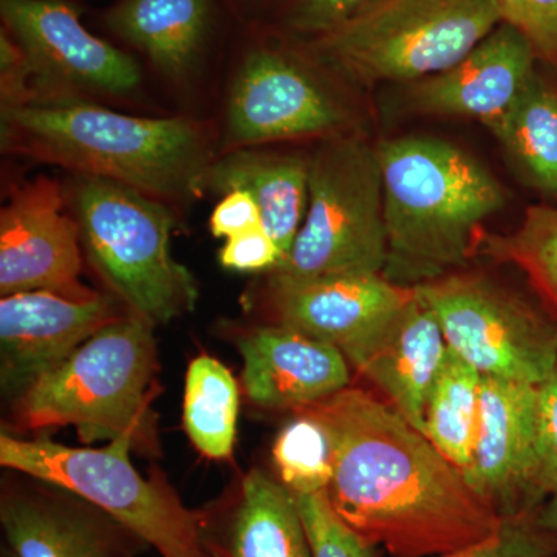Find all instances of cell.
<instances>
[{"instance_id":"obj_1","label":"cell","mask_w":557,"mask_h":557,"mask_svg":"<svg viewBox=\"0 0 557 557\" xmlns=\"http://www.w3.org/2000/svg\"><path fill=\"white\" fill-rule=\"evenodd\" d=\"M309 409L327 424L335 448L329 502L372 544L394 557H432L500 527L463 471L372 392L348 386Z\"/></svg>"},{"instance_id":"obj_2","label":"cell","mask_w":557,"mask_h":557,"mask_svg":"<svg viewBox=\"0 0 557 557\" xmlns=\"http://www.w3.org/2000/svg\"><path fill=\"white\" fill-rule=\"evenodd\" d=\"M0 123L10 156L112 180L170 205L205 193L219 153L201 121L127 115L97 101H32L0 109Z\"/></svg>"},{"instance_id":"obj_3","label":"cell","mask_w":557,"mask_h":557,"mask_svg":"<svg viewBox=\"0 0 557 557\" xmlns=\"http://www.w3.org/2000/svg\"><path fill=\"white\" fill-rule=\"evenodd\" d=\"M376 150L387 233L384 276L417 287L463 269L479 252L486 220L507 203L498 180L442 138L408 135Z\"/></svg>"},{"instance_id":"obj_4","label":"cell","mask_w":557,"mask_h":557,"mask_svg":"<svg viewBox=\"0 0 557 557\" xmlns=\"http://www.w3.org/2000/svg\"><path fill=\"white\" fill-rule=\"evenodd\" d=\"M153 329L131 311L110 322L11 401L10 428L28 434L73 426L84 445L126 440L138 454L156 456Z\"/></svg>"},{"instance_id":"obj_5","label":"cell","mask_w":557,"mask_h":557,"mask_svg":"<svg viewBox=\"0 0 557 557\" xmlns=\"http://www.w3.org/2000/svg\"><path fill=\"white\" fill-rule=\"evenodd\" d=\"M64 190L90 265L131 313L156 327L194 310L199 287L172 256L170 203L83 174H70Z\"/></svg>"},{"instance_id":"obj_6","label":"cell","mask_w":557,"mask_h":557,"mask_svg":"<svg viewBox=\"0 0 557 557\" xmlns=\"http://www.w3.org/2000/svg\"><path fill=\"white\" fill-rule=\"evenodd\" d=\"M498 24L490 0H370L310 46L350 83L412 84L456 65Z\"/></svg>"},{"instance_id":"obj_7","label":"cell","mask_w":557,"mask_h":557,"mask_svg":"<svg viewBox=\"0 0 557 557\" xmlns=\"http://www.w3.org/2000/svg\"><path fill=\"white\" fill-rule=\"evenodd\" d=\"M126 440L106 448H70L49 437L0 435V465L64 487L134 531L160 557H211L201 539L200 515L183 504L160 475L139 474Z\"/></svg>"},{"instance_id":"obj_8","label":"cell","mask_w":557,"mask_h":557,"mask_svg":"<svg viewBox=\"0 0 557 557\" xmlns=\"http://www.w3.org/2000/svg\"><path fill=\"white\" fill-rule=\"evenodd\" d=\"M387 233L379 150L359 135L322 139L309 157V203L287 258V277L384 273Z\"/></svg>"},{"instance_id":"obj_9","label":"cell","mask_w":557,"mask_h":557,"mask_svg":"<svg viewBox=\"0 0 557 557\" xmlns=\"http://www.w3.org/2000/svg\"><path fill=\"white\" fill-rule=\"evenodd\" d=\"M413 288L480 375L539 386L555 369L556 319L496 278L458 270Z\"/></svg>"},{"instance_id":"obj_10","label":"cell","mask_w":557,"mask_h":557,"mask_svg":"<svg viewBox=\"0 0 557 557\" xmlns=\"http://www.w3.org/2000/svg\"><path fill=\"white\" fill-rule=\"evenodd\" d=\"M338 87L310 62L273 46L245 51L225 102L223 150L354 134Z\"/></svg>"},{"instance_id":"obj_11","label":"cell","mask_w":557,"mask_h":557,"mask_svg":"<svg viewBox=\"0 0 557 557\" xmlns=\"http://www.w3.org/2000/svg\"><path fill=\"white\" fill-rule=\"evenodd\" d=\"M0 16L27 57L33 101L127 100L141 89L137 61L87 30L69 3L0 0Z\"/></svg>"},{"instance_id":"obj_12","label":"cell","mask_w":557,"mask_h":557,"mask_svg":"<svg viewBox=\"0 0 557 557\" xmlns=\"http://www.w3.org/2000/svg\"><path fill=\"white\" fill-rule=\"evenodd\" d=\"M269 309L276 324L330 344L358 372L416 288L380 273L287 277L269 274Z\"/></svg>"},{"instance_id":"obj_13","label":"cell","mask_w":557,"mask_h":557,"mask_svg":"<svg viewBox=\"0 0 557 557\" xmlns=\"http://www.w3.org/2000/svg\"><path fill=\"white\" fill-rule=\"evenodd\" d=\"M65 208L64 186L49 175L11 193L0 211V295L46 289L87 298L97 293L79 281V226Z\"/></svg>"},{"instance_id":"obj_14","label":"cell","mask_w":557,"mask_h":557,"mask_svg":"<svg viewBox=\"0 0 557 557\" xmlns=\"http://www.w3.org/2000/svg\"><path fill=\"white\" fill-rule=\"evenodd\" d=\"M3 482L0 525L10 557H138L149 545L86 498L21 474Z\"/></svg>"},{"instance_id":"obj_15","label":"cell","mask_w":557,"mask_h":557,"mask_svg":"<svg viewBox=\"0 0 557 557\" xmlns=\"http://www.w3.org/2000/svg\"><path fill=\"white\" fill-rule=\"evenodd\" d=\"M129 313L112 293L87 298L36 289L0 300V383L13 401L90 336Z\"/></svg>"},{"instance_id":"obj_16","label":"cell","mask_w":557,"mask_h":557,"mask_svg":"<svg viewBox=\"0 0 557 557\" xmlns=\"http://www.w3.org/2000/svg\"><path fill=\"white\" fill-rule=\"evenodd\" d=\"M536 401L537 386L482 376L478 437L463 474L500 518L537 511Z\"/></svg>"},{"instance_id":"obj_17","label":"cell","mask_w":557,"mask_h":557,"mask_svg":"<svg viewBox=\"0 0 557 557\" xmlns=\"http://www.w3.org/2000/svg\"><path fill=\"white\" fill-rule=\"evenodd\" d=\"M536 58L531 40L502 22L456 65L410 84V104L426 115L478 120L494 135L536 73Z\"/></svg>"},{"instance_id":"obj_18","label":"cell","mask_w":557,"mask_h":557,"mask_svg":"<svg viewBox=\"0 0 557 557\" xmlns=\"http://www.w3.org/2000/svg\"><path fill=\"white\" fill-rule=\"evenodd\" d=\"M239 346L242 384L259 408L296 412L350 386L351 368L344 355L298 330L263 325L248 332Z\"/></svg>"},{"instance_id":"obj_19","label":"cell","mask_w":557,"mask_h":557,"mask_svg":"<svg viewBox=\"0 0 557 557\" xmlns=\"http://www.w3.org/2000/svg\"><path fill=\"white\" fill-rule=\"evenodd\" d=\"M199 515L211 557H311L295 494L262 469H251L230 497Z\"/></svg>"},{"instance_id":"obj_20","label":"cell","mask_w":557,"mask_h":557,"mask_svg":"<svg viewBox=\"0 0 557 557\" xmlns=\"http://www.w3.org/2000/svg\"><path fill=\"white\" fill-rule=\"evenodd\" d=\"M448 350L437 314L416 289L413 299L399 311L357 373L410 426L424 434L429 395Z\"/></svg>"},{"instance_id":"obj_21","label":"cell","mask_w":557,"mask_h":557,"mask_svg":"<svg viewBox=\"0 0 557 557\" xmlns=\"http://www.w3.org/2000/svg\"><path fill=\"white\" fill-rule=\"evenodd\" d=\"M205 193L240 189L255 199L269 231L287 258L309 203V157L277 152L267 146L223 150L205 175Z\"/></svg>"},{"instance_id":"obj_22","label":"cell","mask_w":557,"mask_h":557,"mask_svg":"<svg viewBox=\"0 0 557 557\" xmlns=\"http://www.w3.org/2000/svg\"><path fill=\"white\" fill-rule=\"evenodd\" d=\"M106 22L164 78L182 84L193 78L207 49L212 0H120Z\"/></svg>"},{"instance_id":"obj_23","label":"cell","mask_w":557,"mask_h":557,"mask_svg":"<svg viewBox=\"0 0 557 557\" xmlns=\"http://www.w3.org/2000/svg\"><path fill=\"white\" fill-rule=\"evenodd\" d=\"M494 137L533 188L557 194V89L534 73Z\"/></svg>"},{"instance_id":"obj_24","label":"cell","mask_w":557,"mask_h":557,"mask_svg":"<svg viewBox=\"0 0 557 557\" xmlns=\"http://www.w3.org/2000/svg\"><path fill=\"white\" fill-rule=\"evenodd\" d=\"M239 386L219 359L200 355L186 373L183 428L201 456L225 460L233 454L239 417Z\"/></svg>"},{"instance_id":"obj_25","label":"cell","mask_w":557,"mask_h":557,"mask_svg":"<svg viewBox=\"0 0 557 557\" xmlns=\"http://www.w3.org/2000/svg\"><path fill=\"white\" fill-rule=\"evenodd\" d=\"M482 375L448 350L426 406L424 434L461 471L471 463L478 437Z\"/></svg>"},{"instance_id":"obj_26","label":"cell","mask_w":557,"mask_h":557,"mask_svg":"<svg viewBox=\"0 0 557 557\" xmlns=\"http://www.w3.org/2000/svg\"><path fill=\"white\" fill-rule=\"evenodd\" d=\"M483 255L522 271L557 314V207L533 205L518 228L508 234H483Z\"/></svg>"},{"instance_id":"obj_27","label":"cell","mask_w":557,"mask_h":557,"mask_svg":"<svg viewBox=\"0 0 557 557\" xmlns=\"http://www.w3.org/2000/svg\"><path fill=\"white\" fill-rule=\"evenodd\" d=\"M278 480L295 496L325 493L335 469V448L327 424L306 408L293 412L273 445Z\"/></svg>"},{"instance_id":"obj_28","label":"cell","mask_w":557,"mask_h":557,"mask_svg":"<svg viewBox=\"0 0 557 557\" xmlns=\"http://www.w3.org/2000/svg\"><path fill=\"white\" fill-rule=\"evenodd\" d=\"M311 557H379V545L362 537L336 515L327 494L296 496Z\"/></svg>"},{"instance_id":"obj_29","label":"cell","mask_w":557,"mask_h":557,"mask_svg":"<svg viewBox=\"0 0 557 557\" xmlns=\"http://www.w3.org/2000/svg\"><path fill=\"white\" fill-rule=\"evenodd\" d=\"M557 536L537 522L536 512L502 518L496 533L478 544L432 557H556Z\"/></svg>"},{"instance_id":"obj_30","label":"cell","mask_w":557,"mask_h":557,"mask_svg":"<svg viewBox=\"0 0 557 557\" xmlns=\"http://www.w3.org/2000/svg\"><path fill=\"white\" fill-rule=\"evenodd\" d=\"M557 487V362L537 386L536 472L533 493L537 509Z\"/></svg>"},{"instance_id":"obj_31","label":"cell","mask_w":557,"mask_h":557,"mask_svg":"<svg viewBox=\"0 0 557 557\" xmlns=\"http://www.w3.org/2000/svg\"><path fill=\"white\" fill-rule=\"evenodd\" d=\"M370 0H282V21L295 35L313 39L332 30Z\"/></svg>"},{"instance_id":"obj_32","label":"cell","mask_w":557,"mask_h":557,"mask_svg":"<svg viewBox=\"0 0 557 557\" xmlns=\"http://www.w3.org/2000/svg\"><path fill=\"white\" fill-rule=\"evenodd\" d=\"M219 260L225 269L240 273H270L282 262V252L262 225L226 239Z\"/></svg>"},{"instance_id":"obj_33","label":"cell","mask_w":557,"mask_h":557,"mask_svg":"<svg viewBox=\"0 0 557 557\" xmlns=\"http://www.w3.org/2000/svg\"><path fill=\"white\" fill-rule=\"evenodd\" d=\"M32 70L27 57L9 32H0V109L33 101Z\"/></svg>"},{"instance_id":"obj_34","label":"cell","mask_w":557,"mask_h":557,"mask_svg":"<svg viewBox=\"0 0 557 557\" xmlns=\"http://www.w3.org/2000/svg\"><path fill=\"white\" fill-rule=\"evenodd\" d=\"M258 226H262L258 203L240 189L223 194L209 218V230L218 239L226 240Z\"/></svg>"},{"instance_id":"obj_35","label":"cell","mask_w":557,"mask_h":557,"mask_svg":"<svg viewBox=\"0 0 557 557\" xmlns=\"http://www.w3.org/2000/svg\"><path fill=\"white\" fill-rule=\"evenodd\" d=\"M534 22L537 58L557 67V0H527Z\"/></svg>"},{"instance_id":"obj_36","label":"cell","mask_w":557,"mask_h":557,"mask_svg":"<svg viewBox=\"0 0 557 557\" xmlns=\"http://www.w3.org/2000/svg\"><path fill=\"white\" fill-rule=\"evenodd\" d=\"M490 2L497 10L502 22L522 32L534 47L536 30H534V22L530 9H528L527 0H490Z\"/></svg>"},{"instance_id":"obj_37","label":"cell","mask_w":557,"mask_h":557,"mask_svg":"<svg viewBox=\"0 0 557 557\" xmlns=\"http://www.w3.org/2000/svg\"><path fill=\"white\" fill-rule=\"evenodd\" d=\"M537 522L557 536V487L548 494L536 511Z\"/></svg>"},{"instance_id":"obj_38","label":"cell","mask_w":557,"mask_h":557,"mask_svg":"<svg viewBox=\"0 0 557 557\" xmlns=\"http://www.w3.org/2000/svg\"><path fill=\"white\" fill-rule=\"evenodd\" d=\"M7 557H10L9 555H7Z\"/></svg>"},{"instance_id":"obj_39","label":"cell","mask_w":557,"mask_h":557,"mask_svg":"<svg viewBox=\"0 0 557 557\" xmlns=\"http://www.w3.org/2000/svg\"><path fill=\"white\" fill-rule=\"evenodd\" d=\"M557 557V556H556Z\"/></svg>"}]
</instances>
